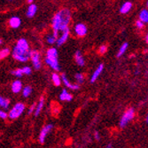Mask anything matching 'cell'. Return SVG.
Masks as SVG:
<instances>
[{
  "instance_id": "obj_1",
  "label": "cell",
  "mask_w": 148,
  "mask_h": 148,
  "mask_svg": "<svg viewBox=\"0 0 148 148\" xmlns=\"http://www.w3.org/2000/svg\"><path fill=\"white\" fill-rule=\"evenodd\" d=\"M71 21V12L66 9H61L57 12L51 20V27L53 32L59 33L60 31H63L69 29V25Z\"/></svg>"
},
{
  "instance_id": "obj_2",
  "label": "cell",
  "mask_w": 148,
  "mask_h": 148,
  "mask_svg": "<svg viewBox=\"0 0 148 148\" xmlns=\"http://www.w3.org/2000/svg\"><path fill=\"white\" fill-rule=\"evenodd\" d=\"M30 47L29 42L25 38H21L18 40L15 46L13 47L12 55L13 59L20 62H27L30 57Z\"/></svg>"
},
{
  "instance_id": "obj_3",
  "label": "cell",
  "mask_w": 148,
  "mask_h": 148,
  "mask_svg": "<svg viewBox=\"0 0 148 148\" xmlns=\"http://www.w3.org/2000/svg\"><path fill=\"white\" fill-rule=\"evenodd\" d=\"M58 51L55 47H51L47 50L46 57H45V63L50 68L55 71H59L60 69L59 59H58Z\"/></svg>"
},
{
  "instance_id": "obj_4",
  "label": "cell",
  "mask_w": 148,
  "mask_h": 148,
  "mask_svg": "<svg viewBox=\"0 0 148 148\" xmlns=\"http://www.w3.org/2000/svg\"><path fill=\"white\" fill-rule=\"evenodd\" d=\"M24 111H25V105L23 103H17L12 107L7 115L10 119L14 120L19 118L24 113Z\"/></svg>"
},
{
  "instance_id": "obj_5",
  "label": "cell",
  "mask_w": 148,
  "mask_h": 148,
  "mask_svg": "<svg viewBox=\"0 0 148 148\" xmlns=\"http://www.w3.org/2000/svg\"><path fill=\"white\" fill-rule=\"evenodd\" d=\"M134 116H135V110H134V108H129L128 110H126V112L123 114V115L120 120V127L125 128L127 124L134 118Z\"/></svg>"
},
{
  "instance_id": "obj_6",
  "label": "cell",
  "mask_w": 148,
  "mask_h": 148,
  "mask_svg": "<svg viewBox=\"0 0 148 148\" xmlns=\"http://www.w3.org/2000/svg\"><path fill=\"white\" fill-rule=\"evenodd\" d=\"M31 59V61L33 63V66H34V68L38 70L41 69V66H42V63H41V58H40V53L39 51L34 50V51H30V57Z\"/></svg>"
},
{
  "instance_id": "obj_7",
  "label": "cell",
  "mask_w": 148,
  "mask_h": 148,
  "mask_svg": "<svg viewBox=\"0 0 148 148\" xmlns=\"http://www.w3.org/2000/svg\"><path fill=\"white\" fill-rule=\"evenodd\" d=\"M53 126L52 124H48L46 126H45L41 132H40L39 134V137H38V139H39V142L41 143V144H44L45 142V139H46V137L48 136V134L51 132V130H52Z\"/></svg>"
},
{
  "instance_id": "obj_8",
  "label": "cell",
  "mask_w": 148,
  "mask_h": 148,
  "mask_svg": "<svg viewBox=\"0 0 148 148\" xmlns=\"http://www.w3.org/2000/svg\"><path fill=\"white\" fill-rule=\"evenodd\" d=\"M75 33L76 36H84L86 34H87V31H88V29L85 24L84 23H77L75 26Z\"/></svg>"
},
{
  "instance_id": "obj_9",
  "label": "cell",
  "mask_w": 148,
  "mask_h": 148,
  "mask_svg": "<svg viewBox=\"0 0 148 148\" xmlns=\"http://www.w3.org/2000/svg\"><path fill=\"white\" fill-rule=\"evenodd\" d=\"M69 35H70V30L69 29H66L65 30L62 31V34L60 35V37L57 38V41H56V44L58 46H61L63 45L66 41H68V39L69 37Z\"/></svg>"
},
{
  "instance_id": "obj_10",
  "label": "cell",
  "mask_w": 148,
  "mask_h": 148,
  "mask_svg": "<svg viewBox=\"0 0 148 148\" xmlns=\"http://www.w3.org/2000/svg\"><path fill=\"white\" fill-rule=\"evenodd\" d=\"M60 78H61V83H63L66 88H69V89H70V90H79V88H80L79 84H71V83L69 82V80L68 79V77H66V75L65 74H62L61 76H60Z\"/></svg>"
},
{
  "instance_id": "obj_11",
  "label": "cell",
  "mask_w": 148,
  "mask_h": 148,
  "mask_svg": "<svg viewBox=\"0 0 148 148\" xmlns=\"http://www.w3.org/2000/svg\"><path fill=\"white\" fill-rule=\"evenodd\" d=\"M103 70H104V65L103 64H100L98 68L96 69V70L93 72V74H92V75H91V77H90V83L91 84H93V83H95L96 81H97V79L100 76V75L102 74V72H103Z\"/></svg>"
},
{
  "instance_id": "obj_12",
  "label": "cell",
  "mask_w": 148,
  "mask_h": 148,
  "mask_svg": "<svg viewBox=\"0 0 148 148\" xmlns=\"http://www.w3.org/2000/svg\"><path fill=\"white\" fill-rule=\"evenodd\" d=\"M21 25V20L18 16H13L9 20V26L12 29H18Z\"/></svg>"
},
{
  "instance_id": "obj_13",
  "label": "cell",
  "mask_w": 148,
  "mask_h": 148,
  "mask_svg": "<svg viewBox=\"0 0 148 148\" xmlns=\"http://www.w3.org/2000/svg\"><path fill=\"white\" fill-rule=\"evenodd\" d=\"M37 12V6L35 4H29L28 9H27V12H26V15L28 18H33L35 15H36V13Z\"/></svg>"
},
{
  "instance_id": "obj_14",
  "label": "cell",
  "mask_w": 148,
  "mask_h": 148,
  "mask_svg": "<svg viewBox=\"0 0 148 148\" xmlns=\"http://www.w3.org/2000/svg\"><path fill=\"white\" fill-rule=\"evenodd\" d=\"M22 90V83L20 80L13 81L12 84V90L13 93H19Z\"/></svg>"
},
{
  "instance_id": "obj_15",
  "label": "cell",
  "mask_w": 148,
  "mask_h": 148,
  "mask_svg": "<svg viewBox=\"0 0 148 148\" xmlns=\"http://www.w3.org/2000/svg\"><path fill=\"white\" fill-rule=\"evenodd\" d=\"M75 60L76 62V64L80 66H84V56L82 54V52L80 51H77L75 53Z\"/></svg>"
},
{
  "instance_id": "obj_16",
  "label": "cell",
  "mask_w": 148,
  "mask_h": 148,
  "mask_svg": "<svg viewBox=\"0 0 148 148\" xmlns=\"http://www.w3.org/2000/svg\"><path fill=\"white\" fill-rule=\"evenodd\" d=\"M44 106H45V99H44V97H42L41 99H40L39 102L36 106V108H35V111H34L35 116H37V115L40 114V113L42 112V110L44 108Z\"/></svg>"
},
{
  "instance_id": "obj_17",
  "label": "cell",
  "mask_w": 148,
  "mask_h": 148,
  "mask_svg": "<svg viewBox=\"0 0 148 148\" xmlns=\"http://www.w3.org/2000/svg\"><path fill=\"white\" fill-rule=\"evenodd\" d=\"M132 9V3L131 2H125L122 5L120 8V12L122 14H126L129 12H130V10Z\"/></svg>"
},
{
  "instance_id": "obj_18",
  "label": "cell",
  "mask_w": 148,
  "mask_h": 148,
  "mask_svg": "<svg viewBox=\"0 0 148 148\" xmlns=\"http://www.w3.org/2000/svg\"><path fill=\"white\" fill-rule=\"evenodd\" d=\"M72 99H73V96L68 90H66L65 89L60 94V99L61 101H71Z\"/></svg>"
},
{
  "instance_id": "obj_19",
  "label": "cell",
  "mask_w": 148,
  "mask_h": 148,
  "mask_svg": "<svg viewBox=\"0 0 148 148\" xmlns=\"http://www.w3.org/2000/svg\"><path fill=\"white\" fill-rule=\"evenodd\" d=\"M57 38H58V33L57 32H53L52 34L47 35V36H46V42L49 45H53V44L56 43Z\"/></svg>"
},
{
  "instance_id": "obj_20",
  "label": "cell",
  "mask_w": 148,
  "mask_h": 148,
  "mask_svg": "<svg viewBox=\"0 0 148 148\" xmlns=\"http://www.w3.org/2000/svg\"><path fill=\"white\" fill-rule=\"evenodd\" d=\"M138 17H139V21H141L144 23H147V21H148V11L146 8L142 9L140 11Z\"/></svg>"
},
{
  "instance_id": "obj_21",
  "label": "cell",
  "mask_w": 148,
  "mask_h": 148,
  "mask_svg": "<svg viewBox=\"0 0 148 148\" xmlns=\"http://www.w3.org/2000/svg\"><path fill=\"white\" fill-rule=\"evenodd\" d=\"M51 81H52V83L54 84V85H56V86H60L61 84L60 75H58L57 73H53L51 75Z\"/></svg>"
},
{
  "instance_id": "obj_22",
  "label": "cell",
  "mask_w": 148,
  "mask_h": 148,
  "mask_svg": "<svg viewBox=\"0 0 148 148\" xmlns=\"http://www.w3.org/2000/svg\"><path fill=\"white\" fill-rule=\"evenodd\" d=\"M10 106V101L9 99L0 96V107L3 109H8V107Z\"/></svg>"
},
{
  "instance_id": "obj_23",
  "label": "cell",
  "mask_w": 148,
  "mask_h": 148,
  "mask_svg": "<svg viewBox=\"0 0 148 148\" xmlns=\"http://www.w3.org/2000/svg\"><path fill=\"white\" fill-rule=\"evenodd\" d=\"M128 47H129V44H128V43H123L122 45H121V47H120V49H119V51H118V53H117V57H118V58L122 57V56L124 54V53L126 52Z\"/></svg>"
},
{
  "instance_id": "obj_24",
  "label": "cell",
  "mask_w": 148,
  "mask_h": 148,
  "mask_svg": "<svg viewBox=\"0 0 148 148\" xmlns=\"http://www.w3.org/2000/svg\"><path fill=\"white\" fill-rule=\"evenodd\" d=\"M32 93V88L30 86H25L22 89V96L24 98H28L31 95Z\"/></svg>"
},
{
  "instance_id": "obj_25",
  "label": "cell",
  "mask_w": 148,
  "mask_h": 148,
  "mask_svg": "<svg viewBox=\"0 0 148 148\" xmlns=\"http://www.w3.org/2000/svg\"><path fill=\"white\" fill-rule=\"evenodd\" d=\"M9 54H10L9 48H4L2 50H0V60L6 58Z\"/></svg>"
},
{
  "instance_id": "obj_26",
  "label": "cell",
  "mask_w": 148,
  "mask_h": 148,
  "mask_svg": "<svg viewBox=\"0 0 148 148\" xmlns=\"http://www.w3.org/2000/svg\"><path fill=\"white\" fill-rule=\"evenodd\" d=\"M75 80L77 82V84H82L84 82V76L83 74L77 73V74H75Z\"/></svg>"
},
{
  "instance_id": "obj_27",
  "label": "cell",
  "mask_w": 148,
  "mask_h": 148,
  "mask_svg": "<svg viewBox=\"0 0 148 148\" xmlns=\"http://www.w3.org/2000/svg\"><path fill=\"white\" fill-rule=\"evenodd\" d=\"M12 75H13L16 77H21L23 75L22 74V71H21V69H15V70H12Z\"/></svg>"
},
{
  "instance_id": "obj_28",
  "label": "cell",
  "mask_w": 148,
  "mask_h": 148,
  "mask_svg": "<svg viewBox=\"0 0 148 148\" xmlns=\"http://www.w3.org/2000/svg\"><path fill=\"white\" fill-rule=\"evenodd\" d=\"M21 71H22V74L23 75H29L31 74V69H30V66H24V68L21 69Z\"/></svg>"
},
{
  "instance_id": "obj_29",
  "label": "cell",
  "mask_w": 148,
  "mask_h": 148,
  "mask_svg": "<svg viewBox=\"0 0 148 148\" xmlns=\"http://www.w3.org/2000/svg\"><path fill=\"white\" fill-rule=\"evenodd\" d=\"M107 51V46L106 45H100V47L99 48V52L100 54H105Z\"/></svg>"
},
{
  "instance_id": "obj_30",
  "label": "cell",
  "mask_w": 148,
  "mask_h": 148,
  "mask_svg": "<svg viewBox=\"0 0 148 148\" xmlns=\"http://www.w3.org/2000/svg\"><path fill=\"white\" fill-rule=\"evenodd\" d=\"M136 27H137L138 29H143L145 28V23L138 20V21H136Z\"/></svg>"
},
{
  "instance_id": "obj_31",
  "label": "cell",
  "mask_w": 148,
  "mask_h": 148,
  "mask_svg": "<svg viewBox=\"0 0 148 148\" xmlns=\"http://www.w3.org/2000/svg\"><path fill=\"white\" fill-rule=\"evenodd\" d=\"M8 117L7 113L5 111H4L3 109H0V118L1 119H6Z\"/></svg>"
},
{
  "instance_id": "obj_32",
  "label": "cell",
  "mask_w": 148,
  "mask_h": 148,
  "mask_svg": "<svg viewBox=\"0 0 148 148\" xmlns=\"http://www.w3.org/2000/svg\"><path fill=\"white\" fill-rule=\"evenodd\" d=\"M36 103L32 104V106H30V108H29V111H28V114H31L32 113H34L35 108H36Z\"/></svg>"
},
{
  "instance_id": "obj_33",
  "label": "cell",
  "mask_w": 148,
  "mask_h": 148,
  "mask_svg": "<svg viewBox=\"0 0 148 148\" xmlns=\"http://www.w3.org/2000/svg\"><path fill=\"white\" fill-rule=\"evenodd\" d=\"M94 138H95L97 141L100 140V134H99L98 131H95V132H94Z\"/></svg>"
},
{
  "instance_id": "obj_34",
  "label": "cell",
  "mask_w": 148,
  "mask_h": 148,
  "mask_svg": "<svg viewBox=\"0 0 148 148\" xmlns=\"http://www.w3.org/2000/svg\"><path fill=\"white\" fill-rule=\"evenodd\" d=\"M106 148H112V144H111V143H109L108 145H107L106 146Z\"/></svg>"
},
{
  "instance_id": "obj_35",
  "label": "cell",
  "mask_w": 148,
  "mask_h": 148,
  "mask_svg": "<svg viewBox=\"0 0 148 148\" xmlns=\"http://www.w3.org/2000/svg\"><path fill=\"white\" fill-rule=\"evenodd\" d=\"M33 1H34V0H28V3H29V4H32Z\"/></svg>"
},
{
  "instance_id": "obj_36",
  "label": "cell",
  "mask_w": 148,
  "mask_h": 148,
  "mask_svg": "<svg viewBox=\"0 0 148 148\" xmlns=\"http://www.w3.org/2000/svg\"><path fill=\"white\" fill-rule=\"evenodd\" d=\"M145 42H146V43L148 42V36H147V35L145 36Z\"/></svg>"
},
{
  "instance_id": "obj_37",
  "label": "cell",
  "mask_w": 148,
  "mask_h": 148,
  "mask_svg": "<svg viewBox=\"0 0 148 148\" xmlns=\"http://www.w3.org/2000/svg\"><path fill=\"white\" fill-rule=\"evenodd\" d=\"M2 43H3V41H2V39H1V38H0V45H1Z\"/></svg>"
},
{
  "instance_id": "obj_38",
  "label": "cell",
  "mask_w": 148,
  "mask_h": 148,
  "mask_svg": "<svg viewBox=\"0 0 148 148\" xmlns=\"http://www.w3.org/2000/svg\"><path fill=\"white\" fill-rule=\"evenodd\" d=\"M9 1H12V0H9Z\"/></svg>"
}]
</instances>
